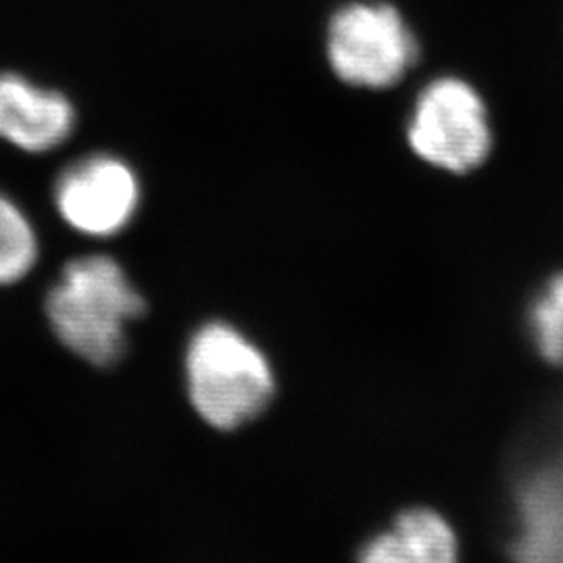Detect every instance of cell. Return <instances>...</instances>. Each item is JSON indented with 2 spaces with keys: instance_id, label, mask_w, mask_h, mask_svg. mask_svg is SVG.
Returning <instances> with one entry per match:
<instances>
[{
  "instance_id": "obj_1",
  "label": "cell",
  "mask_w": 563,
  "mask_h": 563,
  "mask_svg": "<svg viewBox=\"0 0 563 563\" xmlns=\"http://www.w3.org/2000/svg\"><path fill=\"white\" fill-rule=\"evenodd\" d=\"M186 397L205 426L234 434L253 423L280 397V367L269 349L239 323L209 320L186 342Z\"/></svg>"
},
{
  "instance_id": "obj_2",
  "label": "cell",
  "mask_w": 563,
  "mask_h": 563,
  "mask_svg": "<svg viewBox=\"0 0 563 563\" xmlns=\"http://www.w3.org/2000/svg\"><path fill=\"white\" fill-rule=\"evenodd\" d=\"M144 309L141 290L109 255H84L67 263L46 297V316L57 339L99 367L120 360L125 328Z\"/></svg>"
},
{
  "instance_id": "obj_3",
  "label": "cell",
  "mask_w": 563,
  "mask_h": 563,
  "mask_svg": "<svg viewBox=\"0 0 563 563\" xmlns=\"http://www.w3.org/2000/svg\"><path fill=\"white\" fill-rule=\"evenodd\" d=\"M325 51L341 80L386 88L401 80L418 59V38L397 7L383 0H353L332 13Z\"/></svg>"
},
{
  "instance_id": "obj_4",
  "label": "cell",
  "mask_w": 563,
  "mask_h": 563,
  "mask_svg": "<svg viewBox=\"0 0 563 563\" xmlns=\"http://www.w3.org/2000/svg\"><path fill=\"white\" fill-rule=\"evenodd\" d=\"M407 141L423 162L463 174L493 146L488 109L481 92L457 76L428 81L411 104Z\"/></svg>"
},
{
  "instance_id": "obj_5",
  "label": "cell",
  "mask_w": 563,
  "mask_h": 563,
  "mask_svg": "<svg viewBox=\"0 0 563 563\" xmlns=\"http://www.w3.org/2000/svg\"><path fill=\"white\" fill-rule=\"evenodd\" d=\"M139 174L111 153H92L65 165L53 184V202L65 225L88 239H113L141 207Z\"/></svg>"
},
{
  "instance_id": "obj_6",
  "label": "cell",
  "mask_w": 563,
  "mask_h": 563,
  "mask_svg": "<svg viewBox=\"0 0 563 563\" xmlns=\"http://www.w3.org/2000/svg\"><path fill=\"white\" fill-rule=\"evenodd\" d=\"M457 523L434 504H407L372 528L353 563H463Z\"/></svg>"
},
{
  "instance_id": "obj_7",
  "label": "cell",
  "mask_w": 563,
  "mask_h": 563,
  "mask_svg": "<svg viewBox=\"0 0 563 563\" xmlns=\"http://www.w3.org/2000/svg\"><path fill=\"white\" fill-rule=\"evenodd\" d=\"M76 121L74 102L59 90L15 71H0V141L44 155L71 139Z\"/></svg>"
},
{
  "instance_id": "obj_8",
  "label": "cell",
  "mask_w": 563,
  "mask_h": 563,
  "mask_svg": "<svg viewBox=\"0 0 563 563\" xmlns=\"http://www.w3.org/2000/svg\"><path fill=\"white\" fill-rule=\"evenodd\" d=\"M522 332L534 360L563 369V269L547 276L523 307Z\"/></svg>"
},
{
  "instance_id": "obj_9",
  "label": "cell",
  "mask_w": 563,
  "mask_h": 563,
  "mask_svg": "<svg viewBox=\"0 0 563 563\" xmlns=\"http://www.w3.org/2000/svg\"><path fill=\"white\" fill-rule=\"evenodd\" d=\"M41 242L20 202L0 192V286L23 280L38 263Z\"/></svg>"
}]
</instances>
